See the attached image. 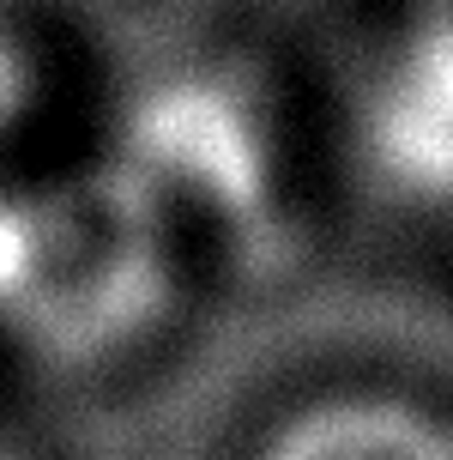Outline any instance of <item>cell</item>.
<instances>
[{
    "label": "cell",
    "instance_id": "7a4b0ae2",
    "mask_svg": "<svg viewBox=\"0 0 453 460\" xmlns=\"http://www.w3.org/2000/svg\"><path fill=\"white\" fill-rule=\"evenodd\" d=\"M19 103H24V61H19V37L6 24V6H0V146L19 121Z\"/></svg>",
    "mask_w": 453,
    "mask_h": 460
},
{
    "label": "cell",
    "instance_id": "6da1fadb",
    "mask_svg": "<svg viewBox=\"0 0 453 460\" xmlns=\"http://www.w3.org/2000/svg\"><path fill=\"white\" fill-rule=\"evenodd\" d=\"M254 460H453V424L399 394H327L284 418Z\"/></svg>",
    "mask_w": 453,
    "mask_h": 460
},
{
    "label": "cell",
    "instance_id": "3957f363",
    "mask_svg": "<svg viewBox=\"0 0 453 460\" xmlns=\"http://www.w3.org/2000/svg\"><path fill=\"white\" fill-rule=\"evenodd\" d=\"M0 460H19V455H13V448H0Z\"/></svg>",
    "mask_w": 453,
    "mask_h": 460
}]
</instances>
